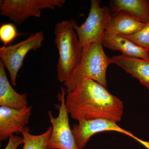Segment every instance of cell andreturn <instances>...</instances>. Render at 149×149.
<instances>
[{
	"instance_id": "2e32d148",
	"label": "cell",
	"mask_w": 149,
	"mask_h": 149,
	"mask_svg": "<svg viewBox=\"0 0 149 149\" xmlns=\"http://www.w3.org/2000/svg\"><path fill=\"white\" fill-rule=\"evenodd\" d=\"M122 36L149 52V22L139 32L132 35Z\"/></svg>"
},
{
	"instance_id": "9c48e42d",
	"label": "cell",
	"mask_w": 149,
	"mask_h": 149,
	"mask_svg": "<svg viewBox=\"0 0 149 149\" xmlns=\"http://www.w3.org/2000/svg\"><path fill=\"white\" fill-rule=\"evenodd\" d=\"M32 107L16 109L0 107V141H6L15 133H21L29 122Z\"/></svg>"
},
{
	"instance_id": "8fae6325",
	"label": "cell",
	"mask_w": 149,
	"mask_h": 149,
	"mask_svg": "<svg viewBox=\"0 0 149 149\" xmlns=\"http://www.w3.org/2000/svg\"><path fill=\"white\" fill-rule=\"evenodd\" d=\"M111 63L116 64L139 80L149 91V59L136 58L121 55L111 58Z\"/></svg>"
},
{
	"instance_id": "9a60e30c",
	"label": "cell",
	"mask_w": 149,
	"mask_h": 149,
	"mask_svg": "<svg viewBox=\"0 0 149 149\" xmlns=\"http://www.w3.org/2000/svg\"><path fill=\"white\" fill-rule=\"evenodd\" d=\"M52 129V126H49L43 134L35 135L30 133L29 127H25L21 132L24 140L22 149H50L48 146V142Z\"/></svg>"
},
{
	"instance_id": "e0dca14e",
	"label": "cell",
	"mask_w": 149,
	"mask_h": 149,
	"mask_svg": "<svg viewBox=\"0 0 149 149\" xmlns=\"http://www.w3.org/2000/svg\"><path fill=\"white\" fill-rule=\"evenodd\" d=\"M20 34L17 32L16 27L10 23L2 24L0 27V40L4 44L7 46L16 37Z\"/></svg>"
},
{
	"instance_id": "5b68a950",
	"label": "cell",
	"mask_w": 149,
	"mask_h": 149,
	"mask_svg": "<svg viewBox=\"0 0 149 149\" xmlns=\"http://www.w3.org/2000/svg\"><path fill=\"white\" fill-rule=\"evenodd\" d=\"M44 39V32L39 31L17 44L0 48V61L9 73L13 86H16L17 74L23 66L26 55L29 51L41 47Z\"/></svg>"
},
{
	"instance_id": "3957f363",
	"label": "cell",
	"mask_w": 149,
	"mask_h": 149,
	"mask_svg": "<svg viewBox=\"0 0 149 149\" xmlns=\"http://www.w3.org/2000/svg\"><path fill=\"white\" fill-rule=\"evenodd\" d=\"M54 34L59 54L57 77L59 81L64 83L79 64L83 49L70 20L57 23Z\"/></svg>"
},
{
	"instance_id": "4fadbf2b",
	"label": "cell",
	"mask_w": 149,
	"mask_h": 149,
	"mask_svg": "<svg viewBox=\"0 0 149 149\" xmlns=\"http://www.w3.org/2000/svg\"><path fill=\"white\" fill-rule=\"evenodd\" d=\"M27 94H20L14 90L9 82L5 67L0 61V106L16 109L28 107Z\"/></svg>"
},
{
	"instance_id": "6da1fadb",
	"label": "cell",
	"mask_w": 149,
	"mask_h": 149,
	"mask_svg": "<svg viewBox=\"0 0 149 149\" xmlns=\"http://www.w3.org/2000/svg\"><path fill=\"white\" fill-rule=\"evenodd\" d=\"M65 105L70 116L78 121L105 119L119 122L124 110L120 99L103 85L90 79L83 80L74 91L68 93Z\"/></svg>"
},
{
	"instance_id": "7c38bea8",
	"label": "cell",
	"mask_w": 149,
	"mask_h": 149,
	"mask_svg": "<svg viewBox=\"0 0 149 149\" xmlns=\"http://www.w3.org/2000/svg\"><path fill=\"white\" fill-rule=\"evenodd\" d=\"M103 45L109 49L120 51L122 55L136 58L149 59V52L122 35L104 33Z\"/></svg>"
},
{
	"instance_id": "ac0fdd59",
	"label": "cell",
	"mask_w": 149,
	"mask_h": 149,
	"mask_svg": "<svg viewBox=\"0 0 149 149\" xmlns=\"http://www.w3.org/2000/svg\"><path fill=\"white\" fill-rule=\"evenodd\" d=\"M23 137L12 135L9 139L8 143L4 149H17L21 144L24 143Z\"/></svg>"
},
{
	"instance_id": "8992f818",
	"label": "cell",
	"mask_w": 149,
	"mask_h": 149,
	"mask_svg": "<svg viewBox=\"0 0 149 149\" xmlns=\"http://www.w3.org/2000/svg\"><path fill=\"white\" fill-rule=\"evenodd\" d=\"M101 2L100 0L91 1L88 17L80 26H78L73 19L70 20L82 49L103 37L111 11L108 7H101Z\"/></svg>"
},
{
	"instance_id": "277c9868",
	"label": "cell",
	"mask_w": 149,
	"mask_h": 149,
	"mask_svg": "<svg viewBox=\"0 0 149 149\" xmlns=\"http://www.w3.org/2000/svg\"><path fill=\"white\" fill-rule=\"evenodd\" d=\"M65 0H1L0 14L18 25L31 17H40L45 9L62 8Z\"/></svg>"
},
{
	"instance_id": "30bf717a",
	"label": "cell",
	"mask_w": 149,
	"mask_h": 149,
	"mask_svg": "<svg viewBox=\"0 0 149 149\" xmlns=\"http://www.w3.org/2000/svg\"><path fill=\"white\" fill-rule=\"evenodd\" d=\"M145 25L127 12L118 10L111 15L104 33L123 36L132 35L139 32Z\"/></svg>"
},
{
	"instance_id": "52a82bcc",
	"label": "cell",
	"mask_w": 149,
	"mask_h": 149,
	"mask_svg": "<svg viewBox=\"0 0 149 149\" xmlns=\"http://www.w3.org/2000/svg\"><path fill=\"white\" fill-rule=\"evenodd\" d=\"M61 91L58 116L54 117L52 111L48 112L52 128L48 146L50 149H80L77 146L70 126L69 113L65 105V88L62 86Z\"/></svg>"
},
{
	"instance_id": "7a4b0ae2",
	"label": "cell",
	"mask_w": 149,
	"mask_h": 149,
	"mask_svg": "<svg viewBox=\"0 0 149 149\" xmlns=\"http://www.w3.org/2000/svg\"><path fill=\"white\" fill-rule=\"evenodd\" d=\"M102 39L100 38L83 48L79 64L64 83L66 93L74 91L86 79L107 86V70L111 63L104 52Z\"/></svg>"
},
{
	"instance_id": "ba28073f",
	"label": "cell",
	"mask_w": 149,
	"mask_h": 149,
	"mask_svg": "<svg viewBox=\"0 0 149 149\" xmlns=\"http://www.w3.org/2000/svg\"><path fill=\"white\" fill-rule=\"evenodd\" d=\"M72 131L77 146L80 149H84L93 135L106 131H115L123 133L146 145L144 141L136 137L129 131L123 129L117 125L116 122L107 119L80 120L77 124L73 125Z\"/></svg>"
},
{
	"instance_id": "5bb4252c",
	"label": "cell",
	"mask_w": 149,
	"mask_h": 149,
	"mask_svg": "<svg viewBox=\"0 0 149 149\" xmlns=\"http://www.w3.org/2000/svg\"><path fill=\"white\" fill-rule=\"evenodd\" d=\"M109 5L112 13L124 10L143 24L149 22V0H112Z\"/></svg>"
}]
</instances>
